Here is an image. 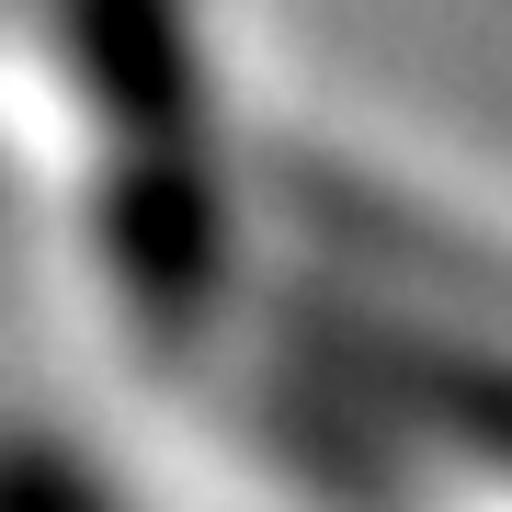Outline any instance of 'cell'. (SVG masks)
Wrapping results in <instances>:
<instances>
[{"mask_svg": "<svg viewBox=\"0 0 512 512\" xmlns=\"http://www.w3.org/2000/svg\"><path fill=\"white\" fill-rule=\"evenodd\" d=\"M0 512H92V490H80L69 467H35V456H23V467H0Z\"/></svg>", "mask_w": 512, "mask_h": 512, "instance_id": "6da1fadb", "label": "cell"}]
</instances>
